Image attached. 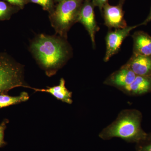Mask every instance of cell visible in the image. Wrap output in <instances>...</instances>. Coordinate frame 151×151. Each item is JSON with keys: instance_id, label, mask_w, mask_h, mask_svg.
I'll list each match as a JSON object with an SVG mask.
<instances>
[{"instance_id": "cell-11", "label": "cell", "mask_w": 151, "mask_h": 151, "mask_svg": "<svg viewBox=\"0 0 151 151\" xmlns=\"http://www.w3.org/2000/svg\"><path fill=\"white\" fill-rule=\"evenodd\" d=\"M134 54L151 56V37L143 32H137L132 35Z\"/></svg>"}, {"instance_id": "cell-10", "label": "cell", "mask_w": 151, "mask_h": 151, "mask_svg": "<svg viewBox=\"0 0 151 151\" xmlns=\"http://www.w3.org/2000/svg\"><path fill=\"white\" fill-rule=\"evenodd\" d=\"M35 92H47L50 93L58 100L68 104H72V92L66 88L65 81L62 78L60 80L59 84L56 86L47 87L46 89H37L32 88Z\"/></svg>"}, {"instance_id": "cell-9", "label": "cell", "mask_w": 151, "mask_h": 151, "mask_svg": "<svg viewBox=\"0 0 151 151\" xmlns=\"http://www.w3.org/2000/svg\"><path fill=\"white\" fill-rule=\"evenodd\" d=\"M125 65L137 76H151V56L133 54Z\"/></svg>"}, {"instance_id": "cell-12", "label": "cell", "mask_w": 151, "mask_h": 151, "mask_svg": "<svg viewBox=\"0 0 151 151\" xmlns=\"http://www.w3.org/2000/svg\"><path fill=\"white\" fill-rule=\"evenodd\" d=\"M151 90V76H137L132 84L122 89L125 93L141 94Z\"/></svg>"}, {"instance_id": "cell-15", "label": "cell", "mask_w": 151, "mask_h": 151, "mask_svg": "<svg viewBox=\"0 0 151 151\" xmlns=\"http://www.w3.org/2000/svg\"><path fill=\"white\" fill-rule=\"evenodd\" d=\"M27 1L37 4L42 7L45 10L48 11L50 13L53 11L54 2L53 0H27Z\"/></svg>"}, {"instance_id": "cell-13", "label": "cell", "mask_w": 151, "mask_h": 151, "mask_svg": "<svg viewBox=\"0 0 151 151\" xmlns=\"http://www.w3.org/2000/svg\"><path fill=\"white\" fill-rule=\"evenodd\" d=\"M29 97L27 92H21L19 96H10L7 94H0V109L26 102Z\"/></svg>"}, {"instance_id": "cell-2", "label": "cell", "mask_w": 151, "mask_h": 151, "mask_svg": "<svg viewBox=\"0 0 151 151\" xmlns=\"http://www.w3.org/2000/svg\"><path fill=\"white\" fill-rule=\"evenodd\" d=\"M141 115L134 110L123 111L116 121L105 128L99 136L104 140L120 138L128 142L145 140L147 134L141 127Z\"/></svg>"}, {"instance_id": "cell-16", "label": "cell", "mask_w": 151, "mask_h": 151, "mask_svg": "<svg viewBox=\"0 0 151 151\" xmlns=\"http://www.w3.org/2000/svg\"><path fill=\"white\" fill-rule=\"evenodd\" d=\"M9 122L8 119H5L0 124V148L5 146L6 143L4 140L5 131L7 128V124Z\"/></svg>"}, {"instance_id": "cell-17", "label": "cell", "mask_w": 151, "mask_h": 151, "mask_svg": "<svg viewBox=\"0 0 151 151\" xmlns=\"http://www.w3.org/2000/svg\"><path fill=\"white\" fill-rule=\"evenodd\" d=\"M10 4L17 6L20 8H23L27 1V0H5Z\"/></svg>"}, {"instance_id": "cell-7", "label": "cell", "mask_w": 151, "mask_h": 151, "mask_svg": "<svg viewBox=\"0 0 151 151\" xmlns=\"http://www.w3.org/2000/svg\"><path fill=\"white\" fill-rule=\"evenodd\" d=\"M94 7L92 0H84L78 19V22L81 23L88 32L94 47H95V34L100 29L95 19Z\"/></svg>"}, {"instance_id": "cell-8", "label": "cell", "mask_w": 151, "mask_h": 151, "mask_svg": "<svg viewBox=\"0 0 151 151\" xmlns=\"http://www.w3.org/2000/svg\"><path fill=\"white\" fill-rule=\"evenodd\" d=\"M136 76L135 73L125 64L119 70L112 73L104 83L122 90L132 84Z\"/></svg>"}, {"instance_id": "cell-5", "label": "cell", "mask_w": 151, "mask_h": 151, "mask_svg": "<svg viewBox=\"0 0 151 151\" xmlns=\"http://www.w3.org/2000/svg\"><path fill=\"white\" fill-rule=\"evenodd\" d=\"M141 25V24L133 26H127L122 29L109 30L105 37L106 52L104 60L107 62L114 55L119 52L123 41L129 36L131 31Z\"/></svg>"}, {"instance_id": "cell-20", "label": "cell", "mask_w": 151, "mask_h": 151, "mask_svg": "<svg viewBox=\"0 0 151 151\" xmlns=\"http://www.w3.org/2000/svg\"><path fill=\"white\" fill-rule=\"evenodd\" d=\"M151 21V11L150 12V13L149 14L147 18L145 20V21L142 23L141 24V25H145L148 22Z\"/></svg>"}, {"instance_id": "cell-21", "label": "cell", "mask_w": 151, "mask_h": 151, "mask_svg": "<svg viewBox=\"0 0 151 151\" xmlns=\"http://www.w3.org/2000/svg\"><path fill=\"white\" fill-rule=\"evenodd\" d=\"M55 1H57L58 2H60L62 1H63V0H55Z\"/></svg>"}, {"instance_id": "cell-14", "label": "cell", "mask_w": 151, "mask_h": 151, "mask_svg": "<svg viewBox=\"0 0 151 151\" xmlns=\"http://www.w3.org/2000/svg\"><path fill=\"white\" fill-rule=\"evenodd\" d=\"M14 10L13 7L7 3L0 1V21L9 19L14 12Z\"/></svg>"}, {"instance_id": "cell-18", "label": "cell", "mask_w": 151, "mask_h": 151, "mask_svg": "<svg viewBox=\"0 0 151 151\" xmlns=\"http://www.w3.org/2000/svg\"><path fill=\"white\" fill-rule=\"evenodd\" d=\"M92 3L95 7H97L102 13L103 6L106 3L108 2V0H92Z\"/></svg>"}, {"instance_id": "cell-1", "label": "cell", "mask_w": 151, "mask_h": 151, "mask_svg": "<svg viewBox=\"0 0 151 151\" xmlns=\"http://www.w3.org/2000/svg\"><path fill=\"white\" fill-rule=\"evenodd\" d=\"M30 50L49 77L56 74L70 59L72 53L67 39L42 34L36 37L32 42Z\"/></svg>"}, {"instance_id": "cell-19", "label": "cell", "mask_w": 151, "mask_h": 151, "mask_svg": "<svg viewBox=\"0 0 151 151\" xmlns=\"http://www.w3.org/2000/svg\"><path fill=\"white\" fill-rule=\"evenodd\" d=\"M138 151H151V139L148 142L139 146L138 147Z\"/></svg>"}, {"instance_id": "cell-6", "label": "cell", "mask_w": 151, "mask_h": 151, "mask_svg": "<svg viewBox=\"0 0 151 151\" xmlns=\"http://www.w3.org/2000/svg\"><path fill=\"white\" fill-rule=\"evenodd\" d=\"M125 1L120 0L119 4L116 6L111 5L108 2L103 6L102 13L104 17V24L110 29H119L128 26L124 19L123 10Z\"/></svg>"}, {"instance_id": "cell-4", "label": "cell", "mask_w": 151, "mask_h": 151, "mask_svg": "<svg viewBox=\"0 0 151 151\" xmlns=\"http://www.w3.org/2000/svg\"><path fill=\"white\" fill-rule=\"evenodd\" d=\"M18 87L29 88L24 79L23 66L5 53H0V94Z\"/></svg>"}, {"instance_id": "cell-3", "label": "cell", "mask_w": 151, "mask_h": 151, "mask_svg": "<svg viewBox=\"0 0 151 151\" xmlns=\"http://www.w3.org/2000/svg\"><path fill=\"white\" fill-rule=\"evenodd\" d=\"M84 0H63L58 3L50 16L52 26L57 34L67 39V33L78 22V15Z\"/></svg>"}]
</instances>
